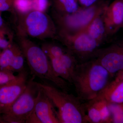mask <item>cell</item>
Segmentation results:
<instances>
[{
    "instance_id": "1",
    "label": "cell",
    "mask_w": 123,
    "mask_h": 123,
    "mask_svg": "<svg viewBox=\"0 0 123 123\" xmlns=\"http://www.w3.org/2000/svg\"><path fill=\"white\" fill-rule=\"evenodd\" d=\"M110 73L94 59L77 65L72 75L77 97L88 101L98 95L111 82Z\"/></svg>"
},
{
    "instance_id": "2",
    "label": "cell",
    "mask_w": 123,
    "mask_h": 123,
    "mask_svg": "<svg viewBox=\"0 0 123 123\" xmlns=\"http://www.w3.org/2000/svg\"><path fill=\"white\" fill-rule=\"evenodd\" d=\"M18 46L26 60L31 74L45 83L51 84L64 91L68 90V82L57 76L50 61L41 47L29 38L17 36Z\"/></svg>"
},
{
    "instance_id": "3",
    "label": "cell",
    "mask_w": 123,
    "mask_h": 123,
    "mask_svg": "<svg viewBox=\"0 0 123 123\" xmlns=\"http://www.w3.org/2000/svg\"><path fill=\"white\" fill-rule=\"evenodd\" d=\"M38 83L57 108L60 123H88L85 104L77 96L50 84Z\"/></svg>"
},
{
    "instance_id": "4",
    "label": "cell",
    "mask_w": 123,
    "mask_h": 123,
    "mask_svg": "<svg viewBox=\"0 0 123 123\" xmlns=\"http://www.w3.org/2000/svg\"><path fill=\"white\" fill-rule=\"evenodd\" d=\"M15 13L17 36L40 40L57 39L55 24L46 12L32 9Z\"/></svg>"
},
{
    "instance_id": "5",
    "label": "cell",
    "mask_w": 123,
    "mask_h": 123,
    "mask_svg": "<svg viewBox=\"0 0 123 123\" xmlns=\"http://www.w3.org/2000/svg\"><path fill=\"white\" fill-rule=\"evenodd\" d=\"M108 5L98 1L88 7H80L77 11L70 14H62L52 11V18L57 31L70 34L84 31L93 19Z\"/></svg>"
},
{
    "instance_id": "6",
    "label": "cell",
    "mask_w": 123,
    "mask_h": 123,
    "mask_svg": "<svg viewBox=\"0 0 123 123\" xmlns=\"http://www.w3.org/2000/svg\"><path fill=\"white\" fill-rule=\"evenodd\" d=\"M33 76L28 81L25 89L0 118L2 123H24L34 111L36 102L40 90L38 82Z\"/></svg>"
},
{
    "instance_id": "7",
    "label": "cell",
    "mask_w": 123,
    "mask_h": 123,
    "mask_svg": "<svg viewBox=\"0 0 123 123\" xmlns=\"http://www.w3.org/2000/svg\"><path fill=\"white\" fill-rule=\"evenodd\" d=\"M57 31V39H60L78 61H80L79 63L92 59L100 45L84 31L75 34Z\"/></svg>"
},
{
    "instance_id": "8",
    "label": "cell",
    "mask_w": 123,
    "mask_h": 123,
    "mask_svg": "<svg viewBox=\"0 0 123 123\" xmlns=\"http://www.w3.org/2000/svg\"><path fill=\"white\" fill-rule=\"evenodd\" d=\"M27 79V73L24 70L9 82L0 85V114L7 111L24 92L28 83Z\"/></svg>"
},
{
    "instance_id": "9",
    "label": "cell",
    "mask_w": 123,
    "mask_h": 123,
    "mask_svg": "<svg viewBox=\"0 0 123 123\" xmlns=\"http://www.w3.org/2000/svg\"><path fill=\"white\" fill-rule=\"evenodd\" d=\"M92 59L98 62L113 76L123 69V43L98 49Z\"/></svg>"
},
{
    "instance_id": "10",
    "label": "cell",
    "mask_w": 123,
    "mask_h": 123,
    "mask_svg": "<svg viewBox=\"0 0 123 123\" xmlns=\"http://www.w3.org/2000/svg\"><path fill=\"white\" fill-rule=\"evenodd\" d=\"M103 17L107 36L116 33L123 26V0H115L108 5Z\"/></svg>"
},
{
    "instance_id": "11",
    "label": "cell",
    "mask_w": 123,
    "mask_h": 123,
    "mask_svg": "<svg viewBox=\"0 0 123 123\" xmlns=\"http://www.w3.org/2000/svg\"><path fill=\"white\" fill-rule=\"evenodd\" d=\"M55 107L50 99L40 88L34 111L41 123H60Z\"/></svg>"
},
{
    "instance_id": "12",
    "label": "cell",
    "mask_w": 123,
    "mask_h": 123,
    "mask_svg": "<svg viewBox=\"0 0 123 123\" xmlns=\"http://www.w3.org/2000/svg\"><path fill=\"white\" fill-rule=\"evenodd\" d=\"M96 97L108 103H123V80L116 77Z\"/></svg>"
},
{
    "instance_id": "13",
    "label": "cell",
    "mask_w": 123,
    "mask_h": 123,
    "mask_svg": "<svg viewBox=\"0 0 123 123\" xmlns=\"http://www.w3.org/2000/svg\"><path fill=\"white\" fill-rule=\"evenodd\" d=\"M105 9L95 17L84 31L100 44L107 36L104 22L103 14Z\"/></svg>"
},
{
    "instance_id": "14",
    "label": "cell",
    "mask_w": 123,
    "mask_h": 123,
    "mask_svg": "<svg viewBox=\"0 0 123 123\" xmlns=\"http://www.w3.org/2000/svg\"><path fill=\"white\" fill-rule=\"evenodd\" d=\"M52 6V10L62 14L73 13L80 7L77 0H53Z\"/></svg>"
},
{
    "instance_id": "15",
    "label": "cell",
    "mask_w": 123,
    "mask_h": 123,
    "mask_svg": "<svg viewBox=\"0 0 123 123\" xmlns=\"http://www.w3.org/2000/svg\"><path fill=\"white\" fill-rule=\"evenodd\" d=\"M49 58L53 70L57 76L72 84V76L60 59L53 57H49Z\"/></svg>"
},
{
    "instance_id": "16",
    "label": "cell",
    "mask_w": 123,
    "mask_h": 123,
    "mask_svg": "<svg viewBox=\"0 0 123 123\" xmlns=\"http://www.w3.org/2000/svg\"><path fill=\"white\" fill-rule=\"evenodd\" d=\"M24 55L20 47L14 44V55L9 70L13 73H18L24 70Z\"/></svg>"
},
{
    "instance_id": "17",
    "label": "cell",
    "mask_w": 123,
    "mask_h": 123,
    "mask_svg": "<svg viewBox=\"0 0 123 123\" xmlns=\"http://www.w3.org/2000/svg\"><path fill=\"white\" fill-rule=\"evenodd\" d=\"M14 52V44H12L0 54V68L1 70L9 71Z\"/></svg>"
},
{
    "instance_id": "18",
    "label": "cell",
    "mask_w": 123,
    "mask_h": 123,
    "mask_svg": "<svg viewBox=\"0 0 123 123\" xmlns=\"http://www.w3.org/2000/svg\"><path fill=\"white\" fill-rule=\"evenodd\" d=\"M42 48L48 57H53L60 59L67 51L59 45L52 43H45L43 44Z\"/></svg>"
},
{
    "instance_id": "19",
    "label": "cell",
    "mask_w": 123,
    "mask_h": 123,
    "mask_svg": "<svg viewBox=\"0 0 123 123\" xmlns=\"http://www.w3.org/2000/svg\"><path fill=\"white\" fill-rule=\"evenodd\" d=\"M60 59L72 77L73 73L77 65L79 63L76 57L67 50L66 52L60 58Z\"/></svg>"
},
{
    "instance_id": "20",
    "label": "cell",
    "mask_w": 123,
    "mask_h": 123,
    "mask_svg": "<svg viewBox=\"0 0 123 123\" xmlns=\"http://www.w3.org/2000/svg\"><path fill=\"white\" fill-rule=\"evenodd\" d=\"M112 123H123V103H108Z\"/></svg>"
},
{
    "instance_id": "21",
    "label": "cell",
    "mask_w": 123,
    "mask_h": 123,
    "mask_svg": "<svg viewBox=\"0 0 123 123\" xmlns=\"http://www.w3.org/2000/svg\"><path fill=\"white\" fill-rule=\"evenodd\" d=\"M15 13H24L32 10V0H14Z\"/></svg>"
},
{
    "instance_id": "22",
    "label": "cell",
    "mask_w": 123,
    "mask_h": 123,
    "mask_svg": "<svg viewBox=\"0 0 123 123\" xmlns=\"http://www.w3.org/2000/svg\"><path fill=\"white\" fill-rule=\"evenodd\" d=\"M49 6L48 0H32V9L46 12Z\"/></svg>"
},
{
    "instance_id": "23",
    "label": "cell",
    "mask_w": 123,
    "mask_h": 123,
    "mask_svg": "<svg viewBox=\"0 0 123 123\" xmlns=\"http://www.w3.org/2000/svg\"><path fill=\"white\" fill-rule=\"evenodd\" d=\"M13 73L7 70L0 71V85L6 84L15 77Z\"/></svg>"
},
{
    "instance_id": "24",
    "label": "cell",
    "mask_w": 123,
    "mask_h": 123,
    "mask_svg": "<svg viewBox=\"0 0 123 123\" xmlns=\"http://www.w3.org/2000/svg\"><path fill=\"white\" fill-rule=\"evenodd\" d=\"M14 0H0V12L11 11L15 13L13 8Z\"/></svg>"
},
{
    "instance_id": "25",
    "label": "cell",
    "mask_w": 123,
    "mask_h": 123,
    "mask_svg": "<svg viewBox=\"0 0 123 123\" xmlns=\"http://www.w3.org/2000/svg\"><path fill=\"white\" fill-rule=\"evenodd\" d=\"M99 0H78V2L81 7L86 8L91 6L98 1Z\"/></svg>"
},
{
    "instance_id": "26",
    "label": "cell",
    "mask_w": 123,
    "mask_h": 123,
    "mask_svg": "<svg viewBox=\"0 0 123 123\" xmlns=\"http://www.w3.org/2000/svg\"><path fill=\"white\" fill-rule=\"evenodd\" d=\"M25 123H42L36 115L35 111L28 117Z\"/></svg>"
},
{
    "instance_id": "27",
    "label": "cell",
    "mask_w": 123,
    "mask_h": 123,
    "mask_svg": "<svg viewBox=\"0 0 123 123\" xmlns=\"http://www.w3.org/2000/svg\"><path fill=\"white\" fill-rule=\"evenodd\" d=\"M2 12H0V29H6L4 25V21L1 15Z\"/></svg>"
},
{
    "instance_id": "28",
    "label": "cell",
    "mask_w": 123,
    "mask_h": 123,
    "mask_svg": "<svg viewBox=\"0 0 123 123\" xmlns=\"http://www.w3.org/2000/svg\"><path fill=\"white\" fill-rule=\"evenodd\" d=\"M116 77L120 80H123V69L118 72L117 74Z\"/></svg>"
},
{
    "instance_id": "29",
    "label": "cell",
    "mask_w": 123,
    "mask_h": 123,
    "mask_svg": "<svg viewBox=\"0 0 123 123\" xmlns=\"http://www.w3.org/2000/svg\"><path fill=\"white\" fill-rule=\"evenodd\" d=\"M77 0V1H78V0Z\"/></svg>"
},
{
    "instance_id": "30",
    "label": "cell",
    "mask_w": 123,
    "mask_h": 123,
    "mask_svg": "<svg viewBox=\"0 0 123 123\" xmlns=\"http://www.w3.org/2000/svg\"></svg>"
}]
</instances>
